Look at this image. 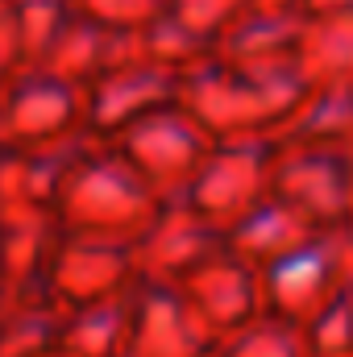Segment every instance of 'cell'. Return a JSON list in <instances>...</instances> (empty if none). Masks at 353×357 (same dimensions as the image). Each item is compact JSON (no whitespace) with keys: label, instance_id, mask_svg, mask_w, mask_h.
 Wrapping results in <instances>:
<instances>
[{"label":"cell","instance_id":"1","mask_svg":"<svg viewBox=\"0 0 353 357\" xmlns=\"http://www.w3.org/2000/svg\"><path fill=\"white\" fill-rule=\"evenodd\" d=\"M0 274H4V237H0Z\"/></svg>","mask_w":353,"mask_h":357}]
</instances>
